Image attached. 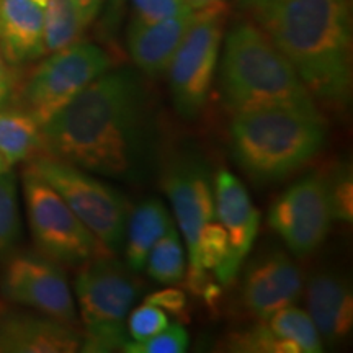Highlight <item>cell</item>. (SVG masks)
I'll return each mask as SVG.
<instances>
[{"instance_id":"ffe728a7","label":"cell","mask_w":353,"mask_h":353,"mask_svg":"<svg viewBox=\"0 0 353 353\" xmlns=\"http://www.w3.org/2000/svg\"><path fill=\"white\" fill-rule=\"evenodd\" d=\"M43 154L41 125L21 108L0 110V156L8 165Z\"/></svg>"},{"instance_id":"9a60e30c","label":"cell","mask_w":353,"mask_h":353,"mask_svg":"<svg viewBox=\"0 0 353 353\" xmlns=\"http://www.w3.org/2000/svg\"><path fill=\"white\" fill-rule=\"evenodd\" d=\"M82 334L39 312L0 311V352L72 353L81 350Z\"/></svg>"},{"instance_id":"52a82bcc","label":"cell","mask_w":353,"mask_h":353,"mask_svg":"<svg viewBox=\"0 0 353 353\" xmlns=\"http://www.w3.org/2000/svg\"><path fill=\"white\" fill-rule=\"evenodd\" d=\"M21 183L30 231L38 254L63 267H79L108 252L59 193L28 167H25Z\"/></svg>"},{"instance_id":"d6a6232c","label":"cell","mask_w":353,"mask_h":353,"mask_svg":"<svg viewBox=\"0 0 353 353\" xmlns=\"http://www.w3.org/2000/svg\"><path fill=\"white\" fill-rule=\"evenodd\" d=\"M123 2L125 0H108V23L112 25L113 21H117L118 19V12H120V8L123 6Z\"/></svg>"},{"instance_id":"6da1fadb","label":"cell","mask_w":353,"mask_h":353,"mask_svg":"<svg viewBox=\"0 0 353 353\" xmlns=\"http://www.w3.org/2000/svg\"><path fill=\"white\" fill-rule=\"evenodd\" d=\"M43 154L87 172L139 182L156 164L149 88L132 69L107 70L41 126Z\"/></svg>"},{"instance_id":"7402d4cb","label":"cell","mask_w":353,"mask_h":353,"mask_svg":"<svg viewBox=\"0 0 353 353\" xmlns=\"http://www.w3.org/2000/svg\"><path fill=\"white\" fill-rule=\"evenodd\" d=\"M144 270L154 281L162 285L180 283L185 276V252L180 232L175 226L156 242L145 260Z\"/></svg>"},{"instance_id":"d590c367","label":"cell","mask_w":353,"mask_h":353,"mask_svg":"<svg viewBox=\"0 0 353 353\" xmlns=\"http://www.w3.org/2000/svg\"><path fill=\"white\" fill-rule=\"evenodd\" d=\"M10 169H12V167L7 164L6 159L0 156V174H3V172H7V170H10Z\"/></svg>"},{"instance_id":"d4e9b609","label":"cell","mask_w":353,"mask_h":353,"mask_svg":"<svg viewBox=\"0 0 353 353\" xmlns=\"http://www.w3.org/2000/svg\"><path fill=\"white\" fill-rule=\"evenodd\" d=\"M226 350L244 353H301L296 343L278 337L265 321L254 325L252 329L229 334Z\"/></svg>"},{"instance_id":"3957f363","label":"cell","mask_w":353,"mask_h":353,"mask_svg":"<svg viewBox=\"0 0 353 353\" xmlns=\"http://www.w3.org/2000/svg\"><path fill=\"white\" fill-rule=\"evenodd\" d=\"M219 82L224 105L232 114L276 107L319 110L283 52L249 21L228 33Z\"/></svg>"},{"instance_id":"5bb4252c","label":"cell","mask_w":353,"mask_h":353,"mask_svg":"<svg viewBox=\"0 0 353 353\" xmlns=\"http://www.w3.org/2000/svg\"><path fill=\"white\" fill-rule=\"evenodd\" d=\"M303 293V276L298 265L281 250L262 255L247 268L242 283L244 307L257 319L294 304Z\"/></svg>"},{"instance_id":"2e32d148","label":"cell","mask_w":353,"mask_h":353,"mask_svg":"<svg viewBox=\"0 0 353 353\" xmlns=\"http://www.w3.org/2000/svg\"><path fill=\"white\" fill-rule=\"evenodd\" d=\"M192 17L193 10L154 23L131 21L128 26L126 44L136 68L148 77H161L165 74Z\"/></svg>"},{"instance_id":"30bf717a","label":"cell","mask_w":353,"mask_h":353,"mask_svg":"<svg viewBox=\"0 0 353 353\" xmlns=\"http://www.w3.org/2000/svg\"><path fill=\"white\" fill-rule=\"evenodd\" d=\"M3 298L64 324H77L68 275L63 265L38 252L12 255L0 278Z\"/></svg>"},{"instance_id":"4fadbf2b","label":"cell","mask_w":353,"mask_h":353,"mask_svg":"<svg viewBox=\"0 0 353 353\" xmlns=\"http://www.w3.org/2000/svg\"><path fill=\"white\" fill-rule=\"evenodd\" d=\"M213 188L216 218L226 231L229 242L228 257L214 273L221 285H229L239 275L242 262L252 249L260 216L244 185L229 170L223 169L214 175Z\"/></svg>"},{"instance_id":"8992f818","label":"cell","mask_w":353,"mask_h":353,"mask_svg":"<svg viewBox=\"0 0 353 353\" xmlns=\"http://www.w3.org/2000/svg\"><path fill=\"white\" fill-rule=\"evenodd\" d=\"M229 15L226 2L193 10L192 21L167 69L175 112L195 120L206 107Z\"/></svg>"},{"instance_id":"e0dca14e","label":"cell","mask_w":353,"mask_h":353,"mask_svg":"<svg viewBox=\"0 0 353 353\" xmlns=\"http://www.w3.org/2000/svg\"><path fill=\"white\" fill-rule=\"evenodd\" d=\"M306 301L307 314L325 341L341 342L352 332L353 296L345 278L330 272L316 273L307 281Z\"/></svg>"},{"instance_id":"8fae6325","label":"cell","mask_w":353,"mask_h":353,"mask_svg":"<svg viewBox=\"0 0 353 353\" xmlns=\"http://www.w3.org/2000/svg\"><path fill=\"white\" fill-rule=\"evenodd\" d=\"M74 285L83 327L125 325L126 316L143 293L136 273L108 252L79 265Z\"/></svg>"},{"instance_id":"ac0fdd59","label":"cell","mask_w":353,"mask_h":353,"mask_svg":"<svg viewBox=\"0 0 353 353\" xmlns=\"http://www.w3.org/2000/svg\"><path fill=\"white\" fill-rule=\"evenodd\" d=\"M44 7L34 0H0V52L10 65L44 56Z\"/></svg>"},{"instance_id":"44dd1931","label":"cell","mask_w":353,"mask_h":353,"mask_svg":"<svg viewBox=\"0 0 353 353\" xmlns=\"http://www.w3.org/2000/svg\"><path fill=\"white\" fill-rule=\"evenodd\" d=\"M85 28L74 0H48L43 28L44 54H51L81 41Z\"/></svg>"},{"instance_id":"8d00e7d4","label":"cell","mask_w":353,"mask_h":353,"mask_svg":"<svg viewBox=\"0 0 353 353\" xmlns=\"http://www.w3.org/2000/svg\"><path fill=\"white\" fill-rule=\"evenodd\" d=\"M2 309H3V306H2V304H0V311H2Z\"/></svg>"},{"instance_id":"f546056e","label":"cell","mask_w":353,"mask_h":353,"mask_svg":"<svg viewBox=\"0 0 353 353\" xmlns=\"http://www.w3.org/2000/svg\"><path fill=\"white\" fill-rule=\"evenodd\" d=\"M144 303H151L154 306L161 307L162 311L170 312L176 319L187 322L188 312H187V294L182 290L176 288H165L156 293L148 294L144 298Z\"/></svg>"},{"instance_id":"7c38bea8","label":"cell","mask_w":353,"mask_h":353,"mask_svg":"<svg viewBox=\"0 0 353 353\" xmlns=\"http://www.w3.org/2000/svg\"><path fill=\"white\" fill-rule=\"evenodd\" d=\"M162 188L175 211L190 260H193L203 231L218 221L208 165L196 152L170 154L162 170Z\"/></svg>"},{"instance_id":"e575fe53","label":"cell","mask_w":353,"mask_h":353,"mask_svg":"<svg viewBox=\"0 0 353 353\" xmlns=\"http://www.w3.org/2000/svg\"><path fill=\"white\" fill-rule=\"evenodd\" d=\"M218 2H223V0H188V6L192 7V10H200V8L210 7Z\"/></svg>"},{"instance_id":"d6986e66","label":"cell","mask_w":353,"mask_h":353,"mask_svg":"<svg viewBox=\"0 0 353 353\" xmlns=\"http://www.w3.org/2000/svg\"><path fill=\"white\" fill-rule=\"evenodd\" d=\"M172 226L174 221L169 210L157 198H148L130 211L123 250L126 265L132 272L141 273L144 270L151 249Z\"/></svg>"},{"instance_id":"4dcf8cb0","label":"cell","mask_w":353,"mask_h":353,"mask_svg":"<svg viewBox=\"0 0 353 353\" xmlns=\"http://www.w3.org/2000/svg\"><path fill=\"white\" fill-rule=\"evenodd\" d=\"M15 76H13L10 64L3 59L2 52H0V110L10 107L13 99H15Z\"/></svg>"},{"instance_id":"836d02e7","label":"cell","mask_w":353,"mask_h":353,"mask_svg":"<svg viewBox=\"0 0 353 353\" xmlns=\"http://www.w3.org/2000/svg\"><path fill=\"white\" fill-rule=\"evenodd\" d=\"M270 2H273V0H237V3L242 8H249V10H257V8L267 6Z\"/></svg>"},{"instance_id":"603a6c76","label":"cell","mask_w":353,"mask_h":353,"mask_svg":"<svg viewBox=\"0 0 353 353\" xmlns=\"http://www.w3.org/2000/svg\"><path fill=\"white\" fill-rule=\"evenodd\" d=\"M267 325L278 337L296 343L301 353H319L322 352L321 334L311 316L303 309L286 306L265 319Z\"/></svg>"},{"instance_id":"cb8c5ba5","label":"cell","mask_w":353,"mask_h":353,"mask_svg":"<svg viewBox=\"0 0 353 353\" xmlns=\"http://www.w3.org/2000/svg\"><path fill=\"white\" fill-rule=\"evenodd\" d=\"M21 236L19 185L12 169L0 174V259L15 249Z\"/></svg>"},{"instance_id":"9c48e42d","label":"cell","mask_w":353,"mask_h":353,"mask_svg":"<svg viewBox=\"0 0 353 353\" xmlns=\"http://www.w3.org/2000/svg\"><path fill=\"white\" fill-rule=\"evenodd\" d=\"M332 206L325 175L309 174L272 203L268 224L296 257L316 252L332 228Z\"/></svg>"},{"instance_id":"7a4b0ae2","label":"cell","mask_w":353,"mask_h":353,"mask_svg":"<svg viewBox=\"0 0 353 353\" xmlns=\"http://www.w3.org/2000/svg\"><path fill=\"white\" fill-rule=\"evenodd\" d=\"M254 13L312 99L332 108L350 103V0H273Z\"/></svg>"},{"instance_id":"277c9868","label":"cell","mask_w":353,"mask_h":353,"mask_svg":"<svg viewBox=\"0 0 353 353\" xmlns=\"http://www.w3.org/2000/svg\"><path fill=\"white\" fill-rule=\"evenodd\" d=\"M231 152L254 182H280L303 169L325 143L319 110L260 108L236 113L231 123Z\"/></svg>"},{"instance_id":"1f68e13d","label":"cell","mask_w":353,"mask_h":353,"mask_svg":"<svg viewBox=\"0 0 353 353\" xmlns=\"http://www.w3.org/2000/svg\"><path fill=\"white\" fill-rule=\"evenodd\" d=\"M79 13H81V19L83 25L88 26L97 19L101 7H103V0H74Z\"/></svg>"},{"instance_id":"83f0119b","label":"cell","mask_w":353,"mask_h":353,"mask_svg":"<svg viewBox=\"0 0 353 353\" xmlns=\"http://www.w3.org/2000/svg\"><path fill=\"white\" fill-rule=\"evenodd\" d=\"M325 180H327L334 221L350 223L353 216V185L350 169L343 165L325 176Z\"/></svg>"},{"instance_id":"4316f807","label":"cell","mask_w":353,"mask_h":353,"mask_svg":"<svg viewBox=\"0 0 353 353\" xmlns=\"http://www.w3.org/2000/svg\"><path fill=\"white\" fill-rule=\"evenodd\" d=\"M169 325V316L151 303H143L128 317V335L131 341L143 342Z\"/></svg>"},{"instance_id":"484cf974","label":"cell","mask_w":353,"mask_h":353,"mask_svg":"<svg viewBox=\"0 0 353 353\" xmlns=\"http://www.w3.org/2000/svg\"><path fill=\"white\" fill-rule=\"evenodd\" d=\"M188 348V334L180 324H169L148 341H130L125 347L128 353H183Z\"/></svg>"},{"instance_id":"ba28073f","label":"cell","mask_w":353,"mask_h":353,"mask_svg":"<svg viewBox=\"0 0 353 353\" xmlns=\"http://www.w3.org/2000/svg\"><path fill=\"white\" fill-rule=\"evenodd\" d=\"M110 68L112 57L94 43L77 41L51 52L21 85L19 108L43 126Z\"/></svg>"},{"instance_id":"5b68a950","label":"cell","mask_w":353,"mask_h":353,"mask_svg":"<svg viewBox=\"0 0 353 353\" xmlns=\"http://www.w3.org/2000/svg\"><path fill=\"white\" fill-rule=\"evenodd\" d=\"M26 167L59 193L83 226L110 254L120 252L131 211L123 193L92 176L87 170L48 154L30 159Z\"/></svg>"},{"instance_id":"f1b7e54d","label":"cell","mask_w":353,"mask_h":353,"mask_svg":"<svg viewBox=\"0 0 353 353\" xmlns=\"http://www.w3.org/2000/svg\"><path fill=\"white\" fill-rule=\"evenodd\" d=\"M190 10L188 0H131V21L154 23Z\"/></svg>"}]
</instances>
